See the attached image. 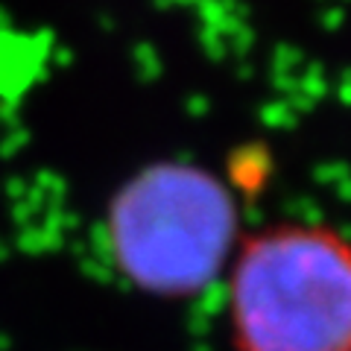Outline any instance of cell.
<instances>
[{"label":"cell","mask_w":351,"mask_h":351,"mask_svg":"<svg viewBox=\"0 0 351 351\" xmlns=\"http://www.w3.org/2000/svg\"><path fill=\"white\" fill-rule=\"evenodd\" d=\"M226 319L234 351H351V237L276 223L237 240Z\"/></svg>","instance_id":"cell-1"},{"label":"cell","mask_w":351,"mask_h":351,"mask_svg":"<svg viewBox=\"0 0 351 351\" xmlns=\"http://www.w3.org/2000/svg\"><path fill=\"white\" fill-rule=\"evenodd\" d=\"M108 246L135 287L191 295L228 267L237 246L234 202L193 164H156L114 196Z\"/></svg>","instance_id":"cell-2"}]
</instances>
